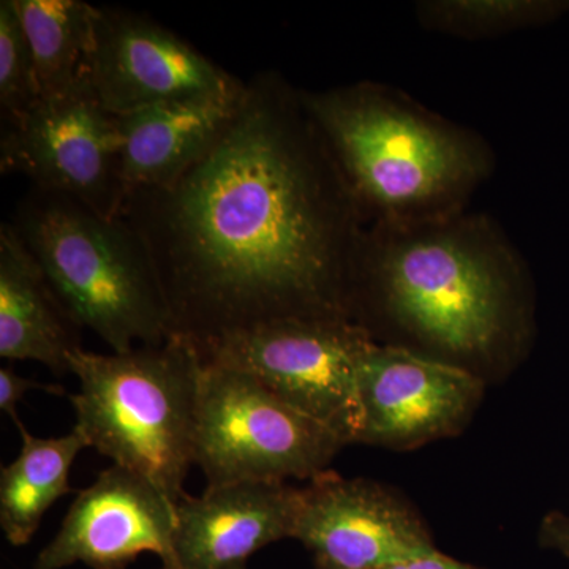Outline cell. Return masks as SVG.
I'll return each instance as SVG.
<instances>
[{
    "label": "cell",
    "instance_id": "cell-1",
    "mask_svg": "<svg viewBox=\"0 0 569 569\" xmlns=\"http://www.w3.org/2000/svg\"><path fill=\"white\" fill-rule=\"evenodd\" d=\"M358 209L302 93L260 73L216 144L119 217L151 253L176 335L203 343L282 318L353 320Z\"/></svg>",
    "mask_w": 569,
    "mask_h": 569
},
{
    "label": "cell",
    "instance_id": "cell-2",
    "mask_svg": "<svg viewBox=\"0 0 569 569\" xmlns=\"http://www.w3.org/2000/svg\"><path fill=\"white\" fill-rule=\"evenodd\" d=\"M369 302L421 353L488 383L507 372L529 337L526 291L515 266L463 228L418 233L391 247H359L351 313Z\"/></svg>",
    "mask_w": 569,
    "mask_h": 569
},
{
    "label": "cell",
    "instance_id": "cell-3",
    "mask_svg": "<svg viewBox=\"0 0 569 569\" xmlns=\"http://www.w3.org/2000/svg\"><path fill=\"white\" fill-rule=\"evenodd\" d=\"M78 391L69 396L89 448L152 482L179 503L194 466L198 406L206 366L200 347L176 335L126 353L78 348L69 358Z\"/></svg>",
    "mask_w": 569,
    "mask_h": 569
},
{
    "label": "cell",
    "instance_id": "cell-4",
    "mask_svg": "<svg viewBox=\"0 0 569 569\" xmlns=\"http://www.w3.org/2000/svg\"><path fill=\"white\" fill-rule=\"evenodd\" d=\"M11 223L74 325L111 351L162 346L176 336L151 253L121 217L32 189Z\"/></svg>",
    "mask_w": 569,
    "mask_h": 569
},
{
    "label": "cell",
    "instance_id": "cell-5",
    "mask_svg": "<svg viewBox=\"0 0 569 569\" xmlns=\"http://www.w3.org/2000/svg\"><path fill=\"white\" fill-rule=\"evenodd\" d=\"M356 203L406 212L462 192L485 157L445 123L359 84L302 93Z\"/></svg>",
    "mask_w": 569,
    "mask_h": 569
},
{
    "label": "cell",
    "instance_id": "cell-6",
    "mask_svg": "<svg viewBox=\"0 0 569 569\" xmlns=\"http://www.w3.org/2000/svg\"><path fill=\"white\" fill-rule=\"evenodd\" d=\"M348 447L335 430L288 406L249 373L206 362L194 466L206 486L287 482L331 470Z\"/></svg>",
    "mask_w": 569,
    "mask_h": 569
},
{
    "label": "cell",
    "instance_id": "cell-7",
    "mask_svg": "<svg viewBox=\"0 0 569 569\" xmlns=\"http://www.w3.org/2000/svg\"><path fill=\"white\" fill-rule=\"evenodd\" d=\"M372 335L343 318H282L198 343L206 362L249 373L277 397L335 430H362L361 372Z\"/></svg>",
    "mask_w": 569,
    "mask_h": 569
},
{
    "label": "cell",
    "instance_id": "cell-8",
    "mask_svg": "<svg viewBox=\"0 0 569 569\" xmlns=\"http://www.w3.org/2000/svg\"><path fill=\"white\" fill-rule=\"evenodd\" d=\"M118 116L104 110L88 80L41 97L17 121L3 123L0 168L40 192L69 197L100 216L119 217L127 200Z\"/></svg>",
    "mask_w": 569,
    "mask_h": 569
},
{
    "label": "cell",
    "instance_id": "cell-9",
    "mask_svg": "<svg viewBox=\"0 0 569 569\" xmlns=\"http://www.w3.org/2000/svg\"><path fill=\"white\" fill-rule=\"evenodd\" d=\"M486 387L463 367L410 347L373 342L362 365L358 445L411 451L458 437L477 415Z\"/></svg>",
    "mask_w": 569,
    "mask_h": 569
},
{
    "label": "cell",
    "instance_id": "cell-10",
    "mask_svg": "<svg viewBox=\"0 0 569 569\" xmlns=\"http://www.w3.org/2000/svg\"><path fill=\"white\" fill-rule=\"evenodd\" d=\"M296 541L316 569H381L436 552L429 527L402 493L328 470L301 488Z\"/></svg>",
    "mask_w": 569,
    "mask_h": 569
},
{
    "label": "cell",
    "instance_id": "cell-11",
    "mask_svg": "<svg viewBox=\"0 0 569 569\" xmlns=\"http://www.w3.org/2000/svg\"><path fill=\"white\" fill-rule=\"evenodd\" d=\"M86 80L112 116L223 91L241 81L152 18L107 7L97 11Z\"/></svg>",
    "mask_w": 569,
    "mask_h": 569
},
{
    "label": "cell",
    "instance_id": "cell-12",
    "mask_svg": "<svg viewBox=\"0 0 569 569\" xmlns=\"http://www.w3.org/2000/svg\"><path fill=\"white\" fill-rule=\"evenodd\" d=\"M176 505L148 479L111 466L78 493L31 569H127L142 553L173 569Z\"/></svg>",
    "mask_w": 569,
    "mask_h": 569
},
{
    "label": "cell",
    "instance_id": "cell-13",
    "mask_svg": "<svg viewBox=\"0 0 569 569\" xmlns=\"http://www.w3.org/2000/svg\"><path fill=\"white\" fill-rule=\"evenodd\" d=\"M301 489L288 482L206 486L176 505L173 569H244L261 549L293 539Z\"/></svg>",
    "mask_w": 569,
    "mask_h": 569
},
{
    "label": "cell",
    "instance_id": "cell-14",
    "mask_svg": "<svg viewBox=\"0 0 569 569\" xmlns=\"http://www.w3.org/2000/svg\"><path fill=\"white\" fill-rule=\"evenodd\" d=\"M246 81L223 91L182 97L118 116L127 197L160 189L193 167L241 108Z\"/></svg>",
    "mask_w": 569,
    "mask_h": 569
},
{
    "label": "cell",
    "instance_id": "cell-15",
    "mask_svg": "<svg viewBox=\"0 0 569 569\" xmlns=\"http://www.w3.org/2000/svg\"><path fill=\"white\" fill-rule=\"evenodd\" d=\"M78 326L11 222L0 224V358L70 373Z\"/></svg>",
    "mask_w": 569,
    "mask_h": 569
},
{
    "label": "cell",
    "instance_id": "cell-16",
    "mask_svg": "<svg viewBox=\"0 0 569 569\" xmlns=\"http://www.w3.org/2000/svg\"><path fill=\"white\" fill-rule=\"evenodd\" d=\"M21 448L0 470V529L14 548L29 545L56 501L71 492L70 473L89 449L77 429L62 437H37L17 422Z\"/></svg>",
    "mask_w": 569,
    "mask_h": 569
},
{
    "label": "cell",
    "instance_id": "cell-17",
    "mask_svg": "<svg viewBox=\"0 0 569 569\" xmlns=\"http://www.w3.org/2000/svg\"><path fill=\"white\" fill-rule=\"evenodd\" d=\"M31 44L41 97L59 96L86 78L97 11L84 0H13Z\"/></svg>",
    "mask_w": 569,
    "mask_h": 569
},
{
    "label": "cell",
    "instance_id": "cell-18",
    "mask_svg": "<svg viewBox=\"0 0 569 569\" xmlns=\"http://www.w3.org/2000/svg\"><path fill=\"white\" fill-rule=\"evenodd\" d=\"M567 2L545 0H451L427 3V18L452 32H498L550 20Z\"/></svg>",
    "mask_w": 569,
    "mask_h": 569
},
{
    "label": "cell",
    "instance_id": "cell-19",
    "mask_svg": "<svg viewBox=\"0 0 569 569\" xmlns=\"http://www.w3.org/2000/svg\"><path fill=\"white\" fill-rule=\"evenodd\" d=\"M41 99L31 44L13 0L0 2V111L2 122L17 121Z\"/></svg>",
    "mask_w": 569,
    "mask_h": 569
},
{
    "label": "cell",
    "instance_id": "cell-20",
    "mask_svg": "<svg viewBox=\"0 0 569 569\" xmlns=\"http://www.w3.org/2000/svg\"><path fill=\"white\" fill-rule=\"evenodd\" d=\"M31 391L51 392L54 396H62L63 389L56 385H43L32 378H26L14 372L11 367L0 369V410L17 425L21 421L18 415V406L26 395Z\"/></svg>",
    "mask_w": 569,
    "mask_h": 569
},
{
    "label": "cell",
    "instance_id": "cell-21",
    "mask_svg": "<svg viewBox=\"0 0 569 569\" xmlns=\"http://www.w3.org/2000/svg\"><path fill=\"white\" fill-rule=\"evenodd\" d=\"M539 546L556 550L569 559V516L550 511L542 518L538 530Z\"/></svg>",
    "mask_w": 569,
    "mask_h": 569
},
{
    "label": "cell",
    "instance_id": "cell-22",
    "mask_svg": "<svg viewBox=\"0 0 569 569\" xmlns=\"http://www.w3.org/2000/svg\"><path fill=\"white\" fill-rule=\"evenodd\" d=\"M381 569H488L475 567V565L466 563L452 559L447 553L436 550V552L427 553V556L418 557V559L402 561V563L391 565V567Z\"/></svg>",
    "mask_w": 569,
    "mask_h": 569
},
{
    "label": "cell",
    "instance_id": "cell-23",
    "mask_svg": "<svg viewBox=\"0 0 569 569\" xmlns=\"http://www.w3.org/2000/svg\"><path fill=\"white\" fill-rule=\"evenodd\" d=\"M244 569H247V568H244Z\"/></svg>",
    "mask_w": 569,
    "mask_h": 569
}]
</instances>
